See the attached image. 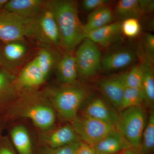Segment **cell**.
I'll return each mask as SVG.
<instances>
[{
    "label": "cell",
    "instance_id": "cell-12",
    "mask_svg": "<svg viewBox=\"0 0 154 154\" xmlns=\"http://www.w3.org/2000/svg\"><path fill=\"white\" fill-rule=\"evenodd\" d=\"M23 115L33 122L38 128L46 130L54 124L55 115L51 107L42 104L31 106L23 113Z\"/></svg>",
    "mask_w": 154,
    "mask_h": 154
},
{
    "label": "cell",
    "instance_id": "cell-37",
    "mask_svg": "<svg viewBox=\"0 0 154 154\" xmlns=\"http://www.w3.org/2000/svg\"><path fill=\"white\" fill-rule=\"evenodd\" d=\"M2 60H1V57H0V66H1V64H2Z\"/></svg>",
    "mask_w": 154,
    "mask_h": 154
},
{
    "label": "cell",
    "instance_id": "cell-11",
    "mask_svg": "<svg viewBox=\"0 0 154 154\" xmlns=\"http://www.w3.org/2000/svg\"><path fill=\"white\" fill-rule=\"evenodd\" d=\"M130 147L123 135L116 128L94 146L97 154H119Z\"/></svg>",
    "mask_w": 154,
    "mask_h": 154
},
{
    "label": "cell",
    "instance_id": "cell-36",
    "mask_svg": "<svg viewBox=\"0 0 154 154\" xmlns=\"http://www.w3.org/2000/svg\"><path fill=\"white\" fill-rule=\"evenodd\" d=\"M8 0H0V11L4 10Z\"/></svg>",
    "mask_w": 154,
    "mask_h": 154
},
{
    "label": "cell",
    "instance_id": "cell-14",
    "mask_svg": "<svg viewBox=\"0 0 154 154\" xmlns=\"http://www.w3.org/2000/svg\"><path fill=\"white\" fill-rule=\"evenodd\" d=\"M46 79L34 59L20 73L17 80V85L21 88H33L42 85Z\"/></svg>",
    "mask_w": 154,
    "mask_h": 154
},
{
    "label": "cell",
    "instance_id": "cell-24",
    "mask_svg": "<svg viewBox=\"0 0 154 154\" xmlns=\"http://www.w3.org/2000/svg\"><path fill=\"white\" fill-rule=\"evenodd\" d=\"M34 59L42 71L47 78L55 66V58L52 52L49 49L42 48Z\"/></svg>",
    "mask_w": 154,
    "mask_h": 154
},
{
    "label": "cell",
    "instance_id": "cell-3",
    "mask_svg": "<svg viewBox=\"0 0 154 154\" xmlns=\"http://www.w3.org/2000/svg\"><path fill=\"white\" fill-rule=\"evenodd\" d=\"M34 18H25L2 10L0 11V39L7 44L22 42L25 36H33Z\"/></svg>",
    "mask_w": 154,
    "mask_h": 154
},
{
    "label": "cell",
    "instance_id": "cell-32",
    "mask_svg": "<svg viewBox=\"0 0 154 154\" xmlns=\"http://www.w3.org/2000/svg\"><path fill=\"white\" fill-rule=\"evenodd\" d=\"M75 154H97L94 147L80 142Z\"/></svg>",
    "mask_w": 154,
    "mask_h": 154
},
{
    "label": "cell",
    "instance_id": "cell-20",
    "mask_svg": "<svg viewBox=\"0 0 154 154\" xmlns=\"http://www.w3.org/2000/svg\"><path fill=\"white\" fill-rule=\"evenodd\" d=\"M11 137L19 154H33L30 135L25 127L22 125L14 127L11 131Z\"/></svg>",
    "mask_w": 154,
    "mask_h": 154
},
{
    "label": "cell",
    "instance_id": "cell-21",
    "mask_svg": "<svg viewBox=\"0 0 154 154\" xmlns=\"http://www.w3.org/2000/svg\"><path fill=\"white\" fill-rule=\"evenodd\" d=\"M115 10L118 17L124 19H137L143 14L139 0H120L116 4Z\"/></svg>",
    "mask_w": 154,
    "mask_h": 154
},
{
    "label": "cell",
    "instance_id": "cell-31",
    "mask_svg": "<svg viewBox=\"0 0 154 154\" xmlns=\"http://www.w3.org/2000/svg\"><path fill=\"white\" fill-rule=\"evenodd\" d=\"M11 76L5 70H0V94L7 89L10 85Z\"/></svg>",
    "mask_w": 154,
    "mask_h": 154
},
{
    "label": "cell",
    "instance_id": "cell-28",
    "mask_svg": "<svg viewBox=\"0 0 154 154\" xmlns=\"http://www.w3.org/2000/svg\"><path fill=\"white\" fill-rule=\"evenodd\" d=\"M80 142L57 148H47L43 150L42 154H75Z\"/></svg>",
    "mask_w": 154,
    "mask_h": 154
},
{
    "label": "cell",
    "instance_id": "cell-23",
    "mask_svg": "<svg viewBox=\"0 0 154 154\" xmlns=\"http://www.w3.org/2000/svg\"><path fill=\"white\" fill-rule=\"evenodd\" d=\"M144 102V96L142 89L127 87L125 90L118 111L129 107L142 105Z\"/></svg>",
    "mask_w": 154,
    "mask_h": 154
},
{
    "label": "cell",
    "instance_id": "cell-1",
    "mask_svg": "<svg viewBox=\"0 0 154 154\" xmlns=\"http://www.w3.org/2000/svg\"><path fill=\"white\" fill-rule=\"evenodd\" d=\"M47 4L54 15L60 34L61 45L69 50L74 48L84 38L83 26L76 2L71 0H53Z\"/></svg>",
    "mask_w": 154,
    "mask_h": 154
},
{
    "label": "cell",
    "instance_id": "cell-19",
    "mask_svg": "<svg viewBox=\"0 0 154 154\" xmlns=\"http://www.w3.org/2000/svg\"><path fill=\"white\" fill-rule=\"evenodd\" d=\"M140 65L143 71L142 90L144 102L151 110H153L154 74L152 62L146 57Z\"/></svg>",
    "mask_w": 154,
    "mask_h": 154
},
{
    "label": "cell",
    "instance_id": "cell-30",
    "mask_svg": "<svg viewBox=\"0 0 154 154\" xmlns=\"http://www.w3.org/2000/svg\"><path fill=\"white\" fill-rule=\"evenodd\" d=\"M109 2L107 0H85L82 2L83 8L86 11H92L105 7Z\"/></svg>",
    "mask_w": 154,
    "mask_h": 154
},
{
    "label": "cell",
    "instance_id": "cell-5",
    "mask_svg": "<svg viewBox=\"0 0 154 154\" xmlns=\"http://www.w3.org/2000/svg\"><path fill=\"white\" fill-rule=\"evenodd\" d=\"M72 126L81 142L94 147L116 128L113 125L83 115L72 122Z\"/></svg>",
    "mask_w": 154,
    "mask_h": 154
},
{
    "label": "cell",
    "instance_id": "cell-18",
    "mask_svg": "<svg viewBox=\"0 0 154 154\" xmlns=\"http://www.w3.org/2000/svg\"><path fill=\"white\" fill-rule=\"evenodd\" d=\"M113 12L110 8L103 7L91 12L83 25L84 36L87 33L110 24L113 19Z\"/></svg>",
    "mask_w": 154,
    "mask_h": 154
},
{
    "label": "cell",
    "instance_id": "cell-27",
    "mask_svg": "<svg viewBox=\"0 0 154 154\" xmlns=\"http://www.w3.org/2000/svg\"><path fill=\"white\" fill-rule=\"evenodd\" d=\"M121 32L125 36L133 38L139 34L141 30V25L139 21L136 18L124 19L121 22Z\"/></svg>",
    "mask_w": 154,
    "mask_h": 154
},
{
    "label": "cell",
    "instance_id": "cell-17",
    "mask_svg": "<svg viewBox=\"0 0 154 154\" xmlns=\"http://www.w3.org/2000/svg\"><path fill=\"white\" fill-rule=\"evenodd\" d=\"M57 71L61 82L67 85L74 82L79 74L75 55L69 51L65 54L58 63Z\"/></svg>",
    "mask_w": 154,
    "mask_h": 154
},
{
    "label": "cell",
    "instance_id": "cell-16",
    "mask_svg": "<svg viewBox=\"0 0 154 154\" xmlns=\"http://www.w3.org/2000/svg\"><path fill=\"white\" fill-rule=\"evenodd\" d=\"M45 142L51 148H57L80 141L72 125H64L47 135Z\"/></svg>",
    "mask_w": 154,
    "mask_h": 154
},
{
    "label": "cell",
    "instance_id": "cell-35",
    "mask_svg": "<svg viewBox=\"0 0 154 154\" xmlns=\"http://www.w3.org/2000/svg\"><path fill=\"white\" fill-rule=\"evenodd\" d=\"M0 154H15V153L9 148L3 146L0 148Z\"/></svg>",
    "mask_w": 154,
    "mask_h": 154
},
{
    "label": "cell",
    "instance_id": "cell-7",
    "mask_svg": "<svg viewBox=\"0 0 154 154\" xmlns=\"http://www.w3.org/2000/svg\"><path fill=\"white\" fill-rule=\"evenodd\" d=\"M33 36L45 44L61 45L59 30L47 2L34 18Z\"/></svg>",
    "mask_w": 154,
    "mask_h": 154
},
{
    "label": "cell",
    "instance_id": "cell-8",
    "mask_svg": "<svg viewBox=\"0 0 154 154\" xmlns=\"http://www.w3.org/2000/svg\"><path fill=\"white\" fill-rule=\"evenodd\" d=\"M83 114L116 127L119 116L113 108L99 97H94L87 101L83 108Z\"/></svg>",
    "mask_w": 154,
    "mask_h": 154
},
{
    "label": "cell",
    "instance_id": "cell-13",
    "mask_svg": "<svg viewBox=\"0 0 154 154\" xmlns=\"http://www.w3.org/2000/svg\"><path fill=\"white\" fill-rule=\"evenodd\" d=\"M47 1L43 0H8L4 10L27 18L36 17Z\"/></svg>",
    "mask_w": 154,
    "mask_h": 154
},
{
    "label": "cell",
    "instance_id": "cell-29",
    "mask_svg": "<svg viewBox=\"0 0 154 154\" xmlns=\"http://www.w3.org/2000/svg\"><path fill=\"white\" fill-rule=\"evenodd\" d=\"M143 43L146 57L153 61L154 57V36L151 33H146L143 38Z\"/></svg>",
    "mask_w": 154,
    "mask_h": 154
},
{
    "label": "cell",
    "instance_id": "cell-26",
    "mask_svg": "<svg viewBox=\"0 0 154 154\" xmlns=\"http://www.w3.org/2000/svg\"><path fill=\"white\" fill-rule=\"evenodd\" d=\"M143 71L140 64L136 65L128 72L124 73L127 87L142 89Z\"/></svg>",
    "mask_w": 154,
    "mask_h": 154
},
{
    "label": "cell",
    "instance_id": "cell-15",
    "mask_svg": "<svg viewBox=\"0 0 154 154\" xmlns=\"http://www.w3.org/2000/svg\"><path fill=\"white\" fill-rule=\"evenodd\" d=\"M121 23H110L87 33L84 38H88L96 45L105 47L114 41L121 32Z\"/></svg>",
    "mask_w": 154,
    "mask_h": 154
},
{
    "label": "cell",
    "instance_id": "cell-33",
    "mask_svg": "<svg viewBox=\"0 0 154 154\" xmlns=\"http://www.w3.org/2000/svg\"><path fill=\"white\" fill-rule=\"evenodd\" d=\"M140 4L143 14L152 12L154 9V1L139 0Z\"/></svg>",
    "mask_w": 154,
    "mask_h": 154
},
{
    "label": "cell",
    "instance_id": "cell-25",
    "mask_svg": "<svg viewBox=\"0 0 154 154\" xmlns=\"http://www.w3.org/2000/svg\"><path fill=\"white\" fill-rule=\"evenodd\" d=\"M27 48L21 41L13 42L7 43L4 49V55L7 60L17 61L25 56Z\"/></svg>",
    "mask_w": 154,
    "mask_h": 154
},
{
    "label": "cell",
    "instance_id": "cell-4",
    "mask_svg": "<svg viewBox=\"0 0 154 154\" xmlns=\"http://www.w3.org/2000/svg\"><path fill=\"white\" fill-rule=\"evenodd\" d=\"M88 93V90L81 86H67L54 93L53 102L61 117L72 122L76 118Z\"/></svg>",
    "mask_w": 154,
    "mask_h": 154
},
{
    "label": "cell",
    "instance_id": "cell-10",
    "mask_svg": "<svg viewBox=\"0 0 154 154\" xmlns=\"http://www.w3.org/2000/svg\"><path fill=\"white\" fill-rule=\"evenodd\" d=\"M135 54L132 49L122 48L107 53L101 60V67L107 71H113L129 66L134 61Z\"/></svg>",
    "mask_w": 154,
    "mask_h": 154
},
{
    "label": "cell",
    "instance_id": "cell-22",
    "mask_svg": "<svg viewBox=\"0 0 154 154\" xmlns=\"http://www.w3.org/2000/svg\"><path fill=\"white\" fill-rule=\"evenodd\" d=\"M140 154H153L154 151V111L151 110L149 116L144 130L140 145Z\"/></svg>",
    "mask_w": 154,
    "mask_h": 154
},
{
    "label": "cell",
    "instance_id": "cell-6",
    "mask_svg": "<svg viewBox=\"0 0 154 154\" xmlns=\"http://www.w3.org/2000/svg\"><path fill=\"white\" fill-rule=\"evenodd\" d=\"M78 73L84 78H90L101 68V52L97 45L84 38L75 55Z\"/></svg>",
    "mask_w": 154,
    "mask_h": 154
},
{
    "label": "cell",
    "instance_id": "cell-2",
    "mask_svg": "<svg viewBox=\"0 0 154 154\" xmlns=\"http://www.w3.org/2000/svg\"><path fill=\"white\" fill-rule=\"evenodd\" d=\"M147 121L146 115L142 106H135L119 112L116 128L131 146L138 148Z\"/></svg>",
    "mask_w": 154,
    "mask_h": 154
},
{
    "label": "cell",
    "instance_id": "cell-9",
    "mask_svg": "<svg viewBox=\"0 0 154 154\" xmlns=\"http://www.w3.org/2000/svg\"><path fill=\"white\" fill-rule=\"evenodd\" d=\"M100 90L114 108L118 110L126 88L124 73L105 78L99 84Z\"/></svg>",
    "mask_w": 154,
    "mask_h": 154
},
{
    "label": "cell",
    "instance_id": "cell-34",
    "mask_svg": "<svg viewBox=\"0 0 154 154\" xmlns=\"http://www.w3.org/2000/svg\"><path fill=\"white\" fill-rule=\"evenodd\" d=\"M120 154H140L139 148L131 147L126 149L125 150L122 152Z\"/></svg>",
    "mask_w": 154,
    "mask_h": 154
},
{
    "label": "cell",
    "instance_id": "cell-38",
    "mask_svg": "<svg viewBox=\"0 0 154 154\" xmlns=\"http://www.w3.org/2000/svg\"></svg>",
    "mask_w": 154,
    "mask_h": 154
}]
</instances>
